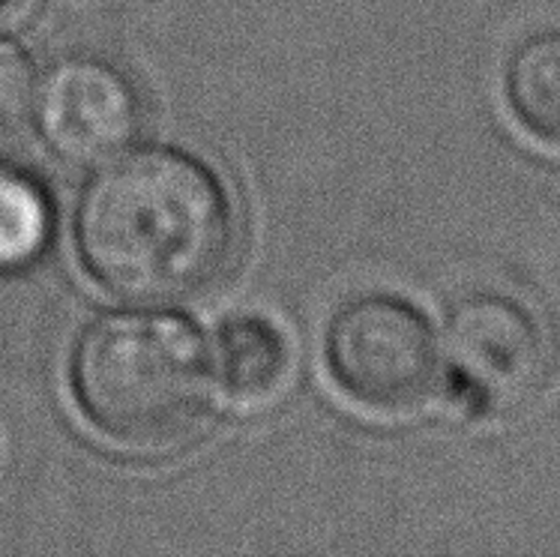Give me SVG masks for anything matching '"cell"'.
<instances>
[{"instance_id":"1","label":"cell","mask_w":560,"mask_h":557,"mask_svg":"<svg viewBox=\"0 0 560 557\" xmlns=\"http://www.w3.org/2000/svg\"><path fill=\"white\" fill-rule=\"evenodd\" d=\"M75 246L108 294L172 303L205 291L229 267L234 210L217 174L184 150L120 153L81 195Z\"/></svg>"},{"instance_id":"2","label":"cell","mask_w":560,"mask_h":557,"mask_svg":"<svg viewBox=\"0 0 560 557\" xmlns=\"http://www.w3.org/2000/svg\"><path fill=\"white\" fill-rule=\"evenodd\" d=\"M72 396L105 441L160 453L205 426L213 360L186 318L115 312L93 321L75 345Z\"/></svg>"},{"instance_id":"3","label":"cell","mask_w":560,"mask_h":557,"mask_svg":"<svg viewBox=\"0 0 560 557\" xmlns=\"http://www.w3.org/2000/svg\"><path fill=\"white\" fill-rule=\"evenodd\" d=\"M327 365L345 396L384 417L423 410L444 384L429 321L408 300L389 294L357 297L332 315Z\"/></svg>"},{"instance_id":"4","label":"cell","mask_w":560,"mask_h":557,"mask_svg":"<svg viewBox=\"0 0 560 557\" xmlns=\"http://www.w3.org/2000/svg\"><path fill=\"white\" fill-rule=\"evenodd\" d=\"M453 398L474 417H506L534 402L549 372L539 321L506 294L458 300L441 351Z\"/></svg>"},{"instance_id":"5","label":"cell","mask_w":560,"mask_h":557,"mask_svg":"<svg viewBox=\"0 0 560 557\" xmlns=\"http://www.w3.org/2000/svg\"><path fill=\"white\" fill-rule=\"evenodd\" d=\"M36 124L72 165H103L136 141L144 105L132 79L100 57H69L36 88Z\"/></svg>"},{"instance_id":"6","label":"cell","mask_w":560,"mask_h":557,"mask_svg":"<svg viewBox=\"0 0 560 557\" xmlns=\"http://www.w3.org/2000/svg\"><path fill=\"white\" fill-rule=\"evenodd\" d=\"M503 96L515 124L560 153V27L515 46L503 67Z\"/></svg>"},{"instance_id":"7","label":"cell","mask_w":560,"mask_h":557,"mask_svg":"<svg viewBox=\"0 0 560 557\" xmlns=\"http://www.w3.org/2000/svg\"><path fill=\"white\" fill-rule=\"evenodd\" d=\"M219 372L231 396L241 402L276 396L291 372L285 333L264 315L231 318L219 333Z\"/></svg>"},{"instance_id":"8","label":"cell","mask_w":560,"mask_h":557,"mask_svg":"<svg viewBox=\"0 0 560 557\" xmlns=\"http://www.w3.org/2000/svg\"><path fill=\"white\" fill-rule=\"evenodd\" d=\"M55 231L48 195L24 174L0 169V274L36 262Z\"/></svg>"},{"instance_id":"9","label":"cell","mask_w":560,"mask_h":557,"mask_svg":"<svg viewBox=\"0 0 560 557\" xmlns=\"http://www.w3.org/2000/svg\"><path fill=\"white\" fill-rule=\"evenodd\" d=\"M36 76L22 48L0 39V156H10L31 138L36 124Z\"/></svg>"},{"instance_id":"10","label":"cell","mask_w":560,"mask_h":557,"mask_svg":"<svg viewBox=\"0 0 560 557\" xmlns=\"http://www.w3.org/2000/svg\"><path fill=\"white\" fill-rule=\"evenodd\" d=\"M24 0H0V22H10L15 12L22 10Z\"/></svg>"}]
</instances>
